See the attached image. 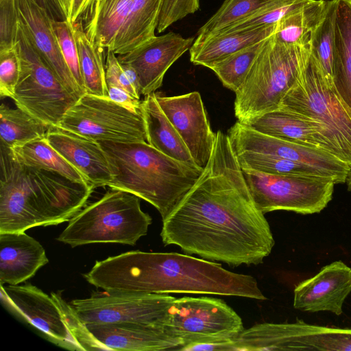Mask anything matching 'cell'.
<instances>
[{"label": "cell", "mask_w": 351, "mask_h": 351, "mask_svg": "<svg viewBox=\"0 0 351 351\" xmlns=\"http://www.w3.org/2000/svg\"><path fill=\"white\" fill-rule=\"evenodd\" d=\"M243 124L263 134L322 149L337 157L334 147L327 138L324 126L299 113L278 108Z\"/></svg>", "instance_id": "obj_22"}, {"label": "cell", "mask_w": 351, "mask_h": 351, "mask_svg": "<svg viewBox=\"0 0 351 351\" xmlns=\"http://www.w3.org/2000/svg\"><path fill=\"white\" fill-rule=\"evenodd\" d=\"M10 151L15 160L23 165L53 171L71 180L90 184L84 177L49 144L46 136L10 149Z\"/></svg>", "instance_id": "obj_30"}, {"label": "cell", "mask_w": 351, "mask_h": 351, "mask_svg": "<svg viewBox=\"0 0 351 351\" xmlns=\"http://www.w3.org/2000/svg\"><path fill=\"white\" fill-rule=\"evenodd\" d=\"M108 97L112 101L128 110L135 112H141L142 101L121 88L108 86Z\"/></svg>", "instance_id": "obj_42"}, {"label": "cell", "mask_w": 351, "mask_h": 351, "mask_svg": "<svg viewBox=\"0 0 351 351\" xmlns=\"http://www.w3.org/2000/svg\"><path fill=\"white\" fill-rule=\"evenodd\" d=\"M64 3L65 10H66V13L67 15V21H68L69 15V12H70V10H71V3H72V0H64Z\"/></svg>", "instance_id": "obj_46"}, {"label": "cell", "mask_w": 351, "mask_h": 351, "mask_svg": "<svg viewBox=\"0 0 351 351\" xmlns=\"http://www.w3.org/2000/svg\"><path fill=\"white\" fill-rule=\"evenodd\" d=\"M112 180L108 186L134 194L166 219L195 184L203 169L172 158L147 141H99Z\"/></svg>", "instance_id": "obj_4"}, {"label": "cell", "mask_w": 351, "mask_h": 351, "mask_svg": "<svg viewBox=\"0 0 351 351\" xmlns=\"http://www.w3.org/2000/svg\"><path fill=\"white\" fill-rule=\"evenodd\" d=\"M230 350L351 351V328L292 323H261L230 342Z\"/></svg>", "instance_id": "obj_13"}, {"label": "cell", "mask_w": 351, "mask_h": 351, "mask_svg": "<svg viewBox=\"0 0 351 351\" xmlns=\"http://www.w3.org/2000/svg\"><path fill=\"white\" fill-rule=\"evenodd\" d=\"M17 44L21 69L12 99L18 108L49 127H57L77 99L63 86L43 59L21 21Z\"/></svg>", "instance_id": "obj_9"}, {"label": "cell", "mask_w": 351, "mask_h": 351, "mask_svg": "<svg viewBox=\"0 0 351 351\" xmlns=\"http://www.w3.org/2000/svg\"><path fill=\"white\" fill-rule=\"evenodd\" d=\"M279 108L310 117L322 123L337 157L351 168V110L327 80L311 51L305 58L293 86Z\"/></svg>", "instance_id": "obj_7"}, {"label": "cell", "mask_w": 351, "mask_h": 351, "mask_svg": "<svg viewBox=\"0 0 351 351\" xmlns=\"http://www.w3.org/2000/svg\"><path fill=\"white\" fill-rule=\"evenodd\" d=\"M235 153L242 169L273 175L327 178L310 165L284 158L245 150Z\"/></svg>", "instance_id": "obj_33"}, {"label": "cell", "mask_w": 351, "mask_h": 351, "mask_svg": "<svg viewBox=\"0 0 351 351\" xmlns=\"http://www.w3.org/2000/svg\"><path fill=\"white\" fill-rule=\"evenodd\" d=\"M195 39L184 38L170 32L150 38L134 50L117 56L121 63L128 64L136 71L141 95L155 93L163 82L169 67L193 45Z\"/></svg>", "instance_id": "obj_17"}, {"label": "cell", "mask_w": 351, "mask_h": 351, "mask_svg": "<svg viewBox=\"0 0 351 351\" xmlns=\"http://www.w3.org/2000/svg\"><path fill=\"white\" fill-rule=\"evenodd\" d=\"M350 293L351 268L343 261H337L295 287L293 307L302 311H329L340 315Z\"/></svg>", "instance_id": "obj_18"}, {"label": "cell", "mask_w": 351, "mask_h": 351, "mask_svg": "<svg viewBox=\"0 0 351 351\" xmlns=\"http://www.w3.org/2000/svg\"><path fill=\"white\" fill-rule=\"evenodd\" d=\"M49 128L20 108L0 106L1 144L9 149L46 136Z\"/></svg>", "instance_id": "obj_32"}, {"label": "cell", "mask_w": 351, "mask_h": 351, "mask_svg": "<svg viewBox=\"0 0 351 351\" xmlns=\"http://www.w3.org/2000/svg\"><path fill=\"white\" fill-rule=\"evenodd\" d=\"M155 96L196 165L204 169L210 157L216 133L211 129L200 93L166 96L155 92Z\"/></svg>", "instance_id": "obj_16"}, {"label": "cell", "mask_w": 351, "mask_h": 351, "mask_svg": "<svg viewBox=\"0 0 351 351\" xmlns=\"http://www.w3.org/2000/svg\"><path fill=\"white\" fill-rule=\"evenodd\" d=\"M164 245L232 267L258 265L275 244L256 206L228 134L216 132L207 165L195 184L162 220Z\"/></svg>", "instance_id": "obj_1"}, {"label": "cell", "mask_w": 351, "mask_h": 351, "mask_svg": "<svg viewBox=\"0 0 351 351\" xmlns=\"http://www.w3.org/2000/svg\"><path fill=\"white\" fill-rule=\"evenodd\" d=\"M51 25L64 59L80 88L86 93L81 73L79 53L72 23L51 19Z\"/></svg>", "instance_id": "obj_38"}, {"label": "cell", "mask_w": 351, "mask_h": 351, "mask_svg": "<svg viewBox=\"0 0 351 351\" xmlns=\"http://www.w3.org/2000/svg\"><path fill=\"white\" fill-rule=\"evenodd\" d=\"M310 45H286L273 35L263 47L243 82L235 92L234 114L245 123L279 108L282 98L296 82Z\"/></svg>", "instance_id": "obj_5"}, {"label": "cell", "mask_w": 351, "mask_h": 351, "mask_svg": "<svg viewBox=\"0 0 351 351\" xmlns=\"http://www.w3.org/2000/svg\"><path fill=\"white\" fill-rule=\"evenodd\" d=\"M165 330L182 343L178 350L194 346L234 340L243 330L240 316L223 300L210 297L176 298Z\"/></svg>", "instance_id": "obj_10"}, {"label": "cell", "mask_w": 351, "mask_h": 351, "mask_svg": "<svg viewBox=\"0 0 351 351\" xmlns=\"http://www.w3.org/2000/svg\"><path fill=\"white\" fill-rule=\"evenodd\" d=\"M48 262L42 245L25 232L0 233V285H19Z\"/></svg>", "instance_id": "obj_23"}, {"label": "cell", "mask_w": 351, "mask_h": 351, "mask_svg": "<svg viewBox=\"0 0 351 351\" xmlns=\"http://www.w3.org/2000/svg\"><path fill=\"white\" fill-rule=\"evenodd\" d=\"M346 183L347 184L348 191L351 192V172L348 175Z\"/></svg>", "instance_id": "obj_47"}, {"label": "cell", "mask_w": 351, "mask_h": 351, "mask_svg": "<svg viewBox=\"0 0 351 351\" xmlns=\"http://www.w3.org/2000/svg\"><path fill=\"white\" fill-rule=\"evenodd\" d=\"M328 3V0L306 1L276 23L274 38L286 45H310L313 34L323 19Z\"/></svg>", "instance_id": "obj_29"}, {"label": "cell", "mask_w": 351, "mask_h": 351, "mask_svg": "<svg viewBox=\"0 0 351 351\" xmlns=\"http://www.w3.org/2000/svg\"><path fill=\"white\" fill-rule=\"evenodd\" d=\"M276 25L195 38L189 49L191 62L210 68L227 56L269 38L274 34Z\"/></svg>", "instance_id": "obj_25"}, {"label": "cell", "mask_w": 351, "mask_h": 351, "mask_svg": "<svg viewBox=\"0 0 351 351\" xmlns=\"http://www.w3.org/2000/svg\"><path fill=\"white\" fill-rule=\"evenodd\" d=\"M152 222L138 197L111 189L74 215L56 239L72 247L97 243L134 245L147 234Z\"/></svg>", "instance_id": "obj_6"}, {"label": "cell", "mask_w": 351, "mask_h": 351, "mask_svg": "<svg viewBox=\"0 0 351 351\" xmlns=\"http://www.w3.org/2000/svg\"><path fill=\"white\" fill-rule=\"evenodd\" d=\"M91 335L108 350H179L180 340L165 328L136 323L88 324Z\"/></svg>", "instance_id": "obj_21"}, {"label": "cell", "mask_w": 351, "mask_h": 351, "mask_svg": "<svg viewBox=\"0 0 351 351\" xmlns=\"http://www.w3.org/2000/svg\"><path fill=\"white\" fill-rule=\"evenodd\" d=\"M91 0H72L68 21L73 23L86 11Z\"/></svg>", "instance_id": "obj_43"}, {"label": "cell", "mask_w": 351, "mask_h": 351, "mask_svg": "<svg viewBox=\"0 0 351 351\" xmlns=\"http://www.w3.org/2000/svg\"><path fill=\"white\" fill-rule=\"evenodd\" d=\"M134 0H91L82 14L89 40L101 49H110L125 23Z\"/></svg>", "instance_id": "obj_24"}, {"label": "cell", "mask_w": 351, "mask_h": 351, "mask_svg": "<svg viewBox=\"0 0 351 351\" xmlns=\"http://www.w3.org/2000/svg\"><path fill=\"white\" fill-rule=\"evenodd\" d=\"M49 144L95 188L108 186L113 177L106 154L99 142L50 127Z\"/></svg>", "instance_id": "obj_20"}, {"label": "cell", "mask_w": 351, "mask_h": 351, "mask_svg": "<svg viewBox=\"0 0 351 351\" xmlns=\"http://www.w3.org/2000/svg\"><path fill=\"white\" fill-rule=\"evenodd\" d=\"M147 142L176 160L195 164L178 132L159 106L155 93L145 96L141 104Z\"/></svg>", "instance_id": "obj_26"}, {"label": "cell", "mask_w": 351, "mask_h": 351, "mask_svg": "<svg viewBox=\"0 0 351 351\" xmlns=\"http://www.w3.org/2000/svg\"><path fill=\"white\" fill-rule=\"evenodd\" d=\"M20 19L38 53L63 86L76 99L86 93L75 82L61 52L49 13L33 0H16Z\"/></svg>", "instance_id": "obj_19"}, {"label": "cell", "mask_w": 351, "mask_h": 351, "mask_svg": "<svg viewBox=\"0 0 351 351\" xmlns=\"http://www.w3.org/2000/svg\"><path fill=\"white\" fill-rule=\"evenodd\" d=\"M33 1L35 3H36L40 7L43 8L45 10H47V12L49 13L50 17L51 18L50 8L47 3V0H33Z\"/></svg>", "instance_id": "obj_45"}, {"label": "cell", "mask_w": 351, "mask_h": 351, "mask_svg": "<svg viewBox=\"0 0 351 351\" xmlns=\"http://www.w3.org/2000/svg\"><path fill=\"white\" fill-rule=\"evenodd\" d=\"M306 1L308 0H265L255 10L245 18L210 36L244 32L276 25L285 15L302 5Z\"/></svg>", "instance_id": "obj_35"}, {"label": "cell", "mask_w": 351, "mask_h": 351, "mask_svg": "<svg viewBox=\"0 0 351 351\" xmlns=\"http://www.w3.org/2000/svg\"><path fill=\"white\" fill-rule=\"evenodd\" d=\"M337 0H328L325 14L314 31L310 46L313 56L319 62L324 73L332 85V53L335 40Z\"/></svg>", "instance_id": "obj_36"}, {"label": "cell", "mask_w": 351, "mask_h": 351, "mask_svg": "<svg viewBox=\"0 0 351 351\" xmlns=\"http://www.w3.org/2000/svg\"><path fill=\"white\" fill-rule=\"evenodd\" d=\"M0 233L69 221L95 189L59 173L19 163L0 145Z\"/></svg>", "instance_id": "obj_3"}, {"label": "cell", "mask_w": 351, "mask_h": 351, "mask_svg": "<svg viewBox=\"0 0 351 351\" xmlns=\"http://www.w3.org/2000/svg\"><path fill=\"white\" fill-rule=\"evenodd\" d=\"M253 199L264 214L274 210L319 213L331 201L335 181L324 177L273 175L242 169Z\"/></svg>", "instance_id": "obj_11"}, {"label": "cell", "mask_w": 351, "mask_h": 351, "mask_svg": "<svg viewBox=\"0 0 351 351\" xmlns=\"http://www.w3.org/2000/svg\"><path fill=\"white\" fill-rule=\"evenodd\" d=\"M57 128L97 142L147 141L142 112L87 93L66 111Z\"/></svg>", "instance_id": "obj_12"}, {"label": "cell", "mask_w": 351, "mask_h": 351, "mask_svg": "<svg viewBox=\"0 0 351 351\" xmlns=\"http://www.w3.org/2000/svg\"><path fill=\"white\" fill-rule=\"evenodd\" d=\"M121 65L135 92L140 97L141 95V84L136 71L132 66L128 64L121 63Z\"/></svg>", "instance_id": "obj_44"}, {"label": "cell", "mask_w": 351, "mask_h": 351, "mask_svg": "<svg viewBox=\"0 0 351 351\" xmlns=\"http://www.w3.org/2000/svg\"><path fill=\"white\" fill-rule=\"evenodd\" d=\"M1 298L14 313L60 347L70 350H108L59 293L52 292L49 296L29 283L1 285Z\"/></svg>", "instance_id": "obj_8"}, {"label": "cell", "mask_w": 351, "mask_h": 351, "mask_svg": "<svg viewBox=\"0 0 351 351\" xmlns=\"http://www.w3.org/2000/svg\"><path fill=\"white\" fill-rule=\"evenodd\" d=\"M83 276L90 285L110 292L267 299L253 276L232 272L210 261L176 252H124L96 261Z\"/></svg>", "instance_id": "obj_2"}, {"label": "cell", "mask_w": 351, "mask_h": 351, "mask_svg": "<svg viewBox=\"0 0 351 351\" xmlns=\"http://www.w3.org/2000/svg\"><path fill=\"white\" fill-rule=\"evenodd\" d=\"M332 78L351 110V0H337Z\"/></svg>", "instance_id": "obj_27"}, {"label": "cell", "mask_w": 351, "mask_h": 351, "mask_svg": "<svg viewBox=\"0 0 351 351\" xmlns=\"http://www.w3.org/2000/svg\"><path fill=\"white\" fill-rule=\"evenodd\" d=\"M265 0H225L217 12L199 29L196 39L206 38L245 18Z\"/></svg>", "instance_id": "obj_37"}, {"label": "cell", "mask_w": 351, "mask_h": 351, "mask_svg": "<svg viewBox=\"0 0 351 351\" xmlns=\"http://www.w3.org/2000/svg\"><path fill=\"white\" fill-rule=\"evenodd\" d=\"M73 35L77 46L81 73L87 93L108 97L106 81L104 49L93 44L88 38L82 18L72 23Z\"/></svg>", "instance_id": "obj_31"}, {"label": "cell", "mask_w": 351, "mask_h": 351, "mask_svg": "<svg viewBox=\"0 0 351 351\" xmlns=\"http://www.w3.org/2000/svg\"><path fill=\"white\" fill-rule=\"evenodd\" d=\"M164 0H134L130 13L110 49L125 54L154 37Z\"/></svg>", "instance_id": "obj_28"}, {"label": "cell", "mask_w": 351, "mask_h": 351, "mask_svg": "<svg viewBox=\"0 0 351 351\" xmlns=\"http://www.w3.org/2000/svg\"><path fill=\"white\" fill-rule=\"evenodd\" d=\"M199 0H164L156 31L162 33L173 23L197 11Z\"/></svg>", "instance_id": "obj_41"}, {"label": "cell", "mask_w": 351, "mask_h": 351, "mask_svg": "<svg viewBox=\"0 0 351 351\" xmlns=\"http://www.w3.org/2000/svg\"><path fill=\"white\" fill-rule=\"evenodd\" d=\"M20 21L16 0H0V49L17 44Z\"/></svg>", "instance_id": "obj_40"}, {"label": "cell", "mask_w": 351, "mask_h": 351, "mask_svg": "<svg viewBox=\"0 0 351 351\" xmlns=\"http://www.w3.org/2000/svg\"><path fill=\"white\" fill-rule=\"evenodd\" d=\"M265 40L227 56L213 64L209 69L213 71L226 88L235 93L245 79Z\"/></svg>", "instance_id": "obj_34"}, {"label": "cell", "mask_w": 351, "mask_h": 351, "mask_svg": "<svg viewBox=\"0 0 351 351\" xmlns=\"http://www.w3.org/2000/svg\"><path fill=\"white\" fill-rule=\"evenodd\" d=\"M175 298L168 293L94 292L88 298L73 300V306L84 324L136 323L165 328Z\"/></svg>", "instance_id": "obj_14"}, {"label": "cell", "mask_w": 351, "mask_h": 351, "mask_svg": "<svg viewBox=\"0 0 351 351\" xmlns=\"http://www.w3.org/2000/svg\"><path fill=\"white\" fill-rule=\"evenodd\" d=\"M228 134L235 151L273 155L304 163L322 171L335 184L346 183L351 172L346 163L328 152L263 134L238 121Z\"/></svg>", "instance_id": "obj_15"}, {"label": "cell", "mask_w": 351, "mask_h": 351, "mask_svg": "<svg viewBox=\"0 0 351 351\" xmlns=\"http://www.w3.org/2000/svg\"><path fill=\"white\" fill-rule=\"evenodd\" d=\"M21 69V60L18 44L12 47L1 48L0 96L1 98H14Z\"/></svg>", "instance_id": "obj_39"}]
</instances>
